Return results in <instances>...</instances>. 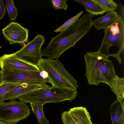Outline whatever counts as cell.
<instances>
[{
	"instance_id": "6da1fadb",
	"label": "cell",
	"mask_w": 124,
	"mask_h": 124,
	"mask_svg": "<svg viewBox=\"0 0 124 124\" xmlns=\"http://www.w3.org/2000/svg\"><path fill=\"white\" fill-rule=\"evenodd\" d=\"M92 15L85 13L70 26L53 37L45 48L41 49L42 56L48 59H58L67 50L76 44L90 31L92 26Z\"/></svg>"
},
{
	"instance_id": "7a4b0ae2",
	"label": "cell",
	"mask_w": 124,
	"mask_h": 124,
	"mask_svg": "<svg viewBox=\"0 0 124 124\" xmlns=\"http://www.w3.org/2000/svg\"><path fill=\"white\" fill-rule=\"evenodd\" d=\"M84 56L88 84L97 86L103 83L110 87L112 80L116 75L112 62L97 51L87 52Z\"/></svg>"
},
{
	"instance_id": "3957f363",
	"label": "cell",
	"mask_w": 124,
	"mask_h": 124,
	"mask_svg": "<svg viewBox=\"0 0 124 124\" xmlns=\"http://www.w3.org/2000/svg\"><path fill=\"white\" fill-rule=\"evenodd\" d=\"M124 49V18L119 15L112 23L104 30V37L97 52L107 59L110 56L114 57L121 64L120 54Z\"/></svg>"
},
{
	"instance_id": "277c9868",
	"label": "cell",
	"mask_w": 124,
	"mask_h": 124,
	"mask_svg": "<svg viewBox=\"0 0 124 124\" xmlns=\"http://www.w3.org/2000/svg\"><path fill=\"white\" fill-rule=\"evenodd\" d=\"M37 66L41 70L46 72L47 78L52 86L72 91L77 90L78 81L67 71L58 59L42 58Z\"/></svg>"
},
{
	"instance_id": "5b68a950",
	"label": "cell",
	"mask_w": 124,
	"mask_h": 124,
	"mask_svg": "<svg viewBox=\"0 0 124 124\" xmlns=\"http://www.w3.org/2000/svg\"><path fill=\"white\" fill-rule=\"evenodd\" d=\"M78 94L74 91L52 86L31 92L18 99L26 102L40 103L44 104L49 102L58 103L75 100Z\"/></svg>"
},
{
	"instance_id": "8992f818",
	"label": "cell",
	"mask_w": 124,
	"mask_h": 124,
	"mask_svg": "<svg viewBox=\"0 0 124 124\" xmlns=\"http://www.w3.org/2000/svg\"><path fill=\"white\" fill-rule=\"evenodd\" d=\"M30 110L27 103L11 100L0 104V121L7 124H15L27 117Z\"/></svg>"
},
{
	"instance_id": "52a82bcc",
	"label": "cell",
	"mask_w": 124,
	"mask_h": 124,
	"mask_svg": "<svg viewBox=\"0 0 124 124\" xmlns=\"http://www.w3.org/2000/svg\"><path fill=\"white\" fill-rule=\"evenodd\" d=\"M4 82L16 83H49L44 71L1 70Z\"/></svg>"
},
{
	"instance_id": "ba28073f",
	"label": "cell",
	"mask_w": 124,
	"mask_h": 124,
	"mask_svg": "<svg viewBox=\"0 0 124 124\" xmlns=\"http://www.w3.org/2000/svg\"><path fill=\"white\" fill-rule=\"evenodd\" d=\"M45 41L44 37L41 34L37 35L31 41L23 45L19 50L14 53L18 59L29 64L37 66L42 58L41 47Z\"/></svg>"
},
{
	"instance_id": "9c48e42d",
	"label": "cell",
	"mask_w": 124,
	"mask_h": 124,
	"mask_svg": "<svg viewBox=\"0 0 124 124\" xmlns=\"http://www.w3.org/2000/svg\"><path fill=\"white\" fill-rule=\"evenodd\" d=\"M2 34L9 43L23 45L28 42V30L18 23L11 22L2 30Z\"/></svg>"
},
{
	"instance_id": "30bf717a",
	"label": "cell",
	"mask_w": 124,
	"mask_h": 124,
	"mask_svg": "<svg viewBox=\"0 0 124 124\" xmlns=\"http://www.w3.org/2000/svg\"><path fill=\"white\" fill-rule=\"evenodd\" d=\"M1 70H41L37 66L31 65L17 58L14 53L5 54L0 57Z\"/></svg>"
},
{
	"instance_id": "8fae6325",
	"label": "cell",
	"mask_w": 124,
	"mask_h": 124,
	"mask_svg": "<svg viewBox=\"0 0 124 124\" xmlns=\"http://www.w3.org/2000/svg\"><path fill=\"white\" fill-rule=\"evenodd\" d=\"M50 87L46 83H20L6 94L4 100H15L33 91Z\"/></svg>"
},
{
	"instance_id": "7c38bea8",
	"label": "cell",
	"mask_w": 124,
	"mask_h": 124,
	"mask_svg": "<svg viewBox=\"0 0 124 124\" xmlns=\"http://www.w3.org/2000/svg\"><path fill=\"white\" fill-rule=\"evenodd\" d=\"M124 98H117L111 105L110 113L112 124H124Z\"/></svg>"
},
{
	"instance_id": "4fadbf2b",
	"label": "cell",
	"mask_w": 124,
	"mask_h": 124,
	"mask_svg": "<svg viewBox=\"0 0 124 124\" xmlns=\"http://www.w3.org/2000/svg\"><path fill=\"white\" fill-rule=\"evenodd\" d=\"M68 112L77 124H93L85 107H77L71 108Z\"/></svg>"
},
{
	"instance_id": "5bb4252c",
	"label": "cell",
	"mask_w": 124,
	"mask_h": 124,
	"mask_svg": "<svg viewBox=\"0 0 124 124\" xmlns=\"http://www.w3.org/2000/svg\"><path fill=\"white\" fill-rule=\"evenodd\" d=\"M119 15L115 11L107 12L104 16L93 20L92 26L97 30H104L111 25L118 17Z\"/></svg>"
},
{
	"instance_id": "9a60e30c",
	"label": "cell",
	"mask_w": 124,
	"mask_h": 124,
	"mask_svg": "<svg viewBox=\"0 0 124 124\" xmlns=\"http://www.w3.org/2000/svg\"><path fill=\"white\" fill-rule=\"evenodd\" d=\"M82 5L86 10L92 15H102L106 12L94 0H74Z\"/></svg>"
},
{
	"instance_id": "2e32d148",
	"label": "cell",
	"mask_w": 124,
	"mask_h": 124,
	"mask_svg": "<svg viewBox=\"0 0 124 124\" xmlns=\"http://www.w3.org/2000/svg\"><path fill=\"white\" fill-rule=\"evenodd\" d=\"M110 87L113 92L116 95L117 98H124V77L120 78L116 75L112 80Z\"/></svg>"
},
{
	"instance_id": "e0dca14e",
	"label": "cell",
	"mask_w": 124,
	"mask_h": 124,
	"mask_svg": "<svg viewBox=\"0 0 124 124\" xmlns=\"http://www.w3.org/2000/svg\"><path fill=\"white\" fill-rule=\"evenodd\" d=\"M33 113L36 116L39 124H49L45 117L43 106L44 104L40 103H30Z\"/></svg>"
},
{
	"instance_id": "ac0fdd59",
	"label": "cell",
	"mask_w": 124,
	"mask_h": 124,
	"mask_svg": "<svg viewBox=\"0 0 124 124\" xmlns=\"http://www.w3.org/2000/svg\"><path fill=\"white\" fill-rule=\"evenodd\" d=\"M106 12L114 11L118 8V5L112 0H94Z\"/></svg>"
},
{
	"instance_id": "d6986e66",
	"label": "cell",
	"mask_w": 124,
	"mask_h": 124,
	"mask_svg": "<svg viewBox=\"0 0 124 124\" xmlns=\"http://www.w3.org/2000/svg\"><path fill=\"white\" fill-rule=\"evenodd\" d=\"M20 84L4 82L0 85V104L4 101L6 94Z\"/></svg>"
},
{
	"instance_id": "ffe728a7",
	"label": "cell",
	"mask_w": 124,
	"mask_h": 124,
	"mask_svg": "<svg viewBox=\"0 0 124 124\" xmlns=\"http://www.w3.org/2000/svg\"><path fill=\"white\" fill-rule=\"evenodd\" d=\"M6 7L11 21L15 20L18 15L17 8L14 5L12 0H6Z\"/></svg>"
},
{
	"instance_id": "44dd1931",
	"label": "cell",
	"mask_w": 124,
	"mask_h": 124,
	"mask_svg": "<svg viewBox=\"0 0 124 124\" xmlns=\"http://www.w3.org/2000/svg\"><path fill=\"white\" fill-rule=\"evenodd\" d=\"M83 13V11H81L76 15L69 19L59 27L56 29L54 31L57 32L64 30L73 24L81 16Z\"/></svg>"
},
{
	"instance_id": "7402d4cb",
	"label": "cell",
	"mask_w": 124,
	"mask_h": 124,
	"mask_svg": "<svg viewBox=\"0 0 124 124\" xmlns=\"http://www.w3.org/2000/svg\"><path fill=\"white\" fill-rule=\"evenodd\" d=\"M67 0H51V3L52 4L53 7L56 10L63 9L66 10L68 8L66 3Z\"/></svg>"
},
{
	"instance_id": "603a6c76",
	"label": "cell",
	"mask_w": 124,
	"mask_h": 124,
	"mask_svg": "<svg viewBox=\"0 0 124 124\" xmlns=\"http://www.w3.org/2000/svg\"><path fill=\"white\" fill-rule=\"evenodd\" d=\"M61 118L63 124H77L68 114V111H64L62 113Z\"/></svg>"
},
{
	"instance_id": "cb8c5ba5",
	"label": "cell",
	"mask_w": 124,
	"mask_h": 124,
	"mask_svg": "<svg viewBox=\"0 0 124 124\" xmlns=\"http://www.w3.org/2000/svg\"><path fill=\"white\" fill-rule=\"evenodd\" d=\"M6 13L5 8L3 1L0 0V19H1L4 16Z\"/></svg>"
},
{
	"instance_id": "d4e9b609",
	"label": "cell",
	"mask_w": 124,
	"mask_h": 124,
	"mask_svg": "<svg viewBox=\"0 0 124 124\" xmlns=\"http://www.w3.org/2000/svg\"><path fill=\"white\" fill-rule=\"evenodd\" d=\"M3 82V80L2 73L1 70H0V85Z\"/></svg>"
},
{
	"instance_id": "484cf974",
	"label": "cell",
	"mask_w": 124,
	"mask_h": 124,
	"mask_svg": "<svg viewBox=\"0 0 124 124\" xmlns=\"http://www.w3.org/2000/svg\"><path fill=\"white\" fill-rule=\"evenodd\" d=\"M0 124H6L5 123L0 121Z\"/></svg>"
},
{
	"instance_id": "4316f807",
	"label": "cell",
	"mask_w": 124,
	"mask_h": 124,
	"mask_svg": "<svg viewBox=\"0 0 124 124\" xmlns=\"http://www.w3.org/2000/svg\"><path fill=\"white\" fill-rule=\"evenodd\" d=\"M1 48H2V47L0 46V49Z\"/></svg>"
}]
</instances>
